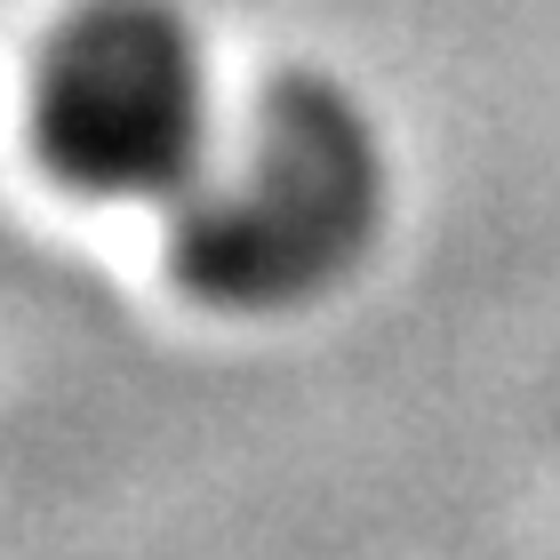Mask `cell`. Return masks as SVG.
I'll use <instances>...</instances> for the list:
<instances>
[{"mask_svg":"<svg viewBox=\"0 0 560 560\" xmlns=\"http://www.w3.org/2000/svg\"><path fill=\"white\" fill-rule=\"evenodd\" d=\"M385 217V144L328 81H272L233 161L200 168L176 200V272L192 296L272 313L361 265Z\"/></svg>","mask_w":560,"mask_h":560,"instance_id":"6da1fadb","label":"cell"},{"mask_svg":"<svg viewBox=\"0 0 560 560\" xmlns=\"http://www.w3.org/2000/svg\"><path fill=\"white\" fill-rule=\"evenodd\" d=\"M33 129L65 185L105 200H185L209 168V72L161 0H89L48 40Z\"/></svg>","mask_w":560,"mask_h":560,"instance_id":"7a4b0ae2","label":"cell"}]
</instances>
